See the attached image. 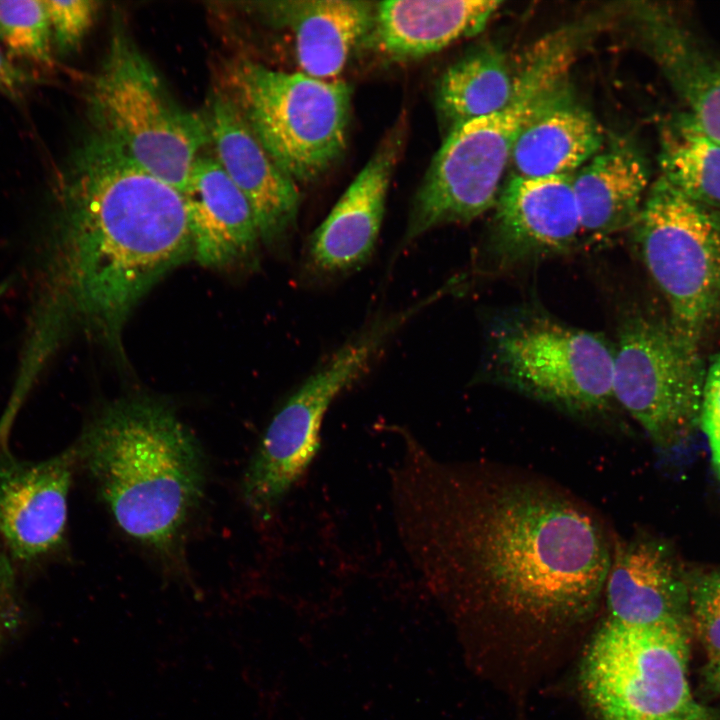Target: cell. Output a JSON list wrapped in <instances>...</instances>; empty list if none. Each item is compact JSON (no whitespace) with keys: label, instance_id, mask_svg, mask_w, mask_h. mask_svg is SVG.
<instances>
[{"label":"cell","instance_id":"6da1fadb","mask_svg":"<svg viewBox=\"0 0 720 720\" xmlns=\"http://www.w3.org/2000/svg\"><path fill=\"white\" fill-rule=\"evenodd\" d=\"M403 434L390 472L394 521L433 592L541 623L595 608L613 543L587 506L536 474L442 461Z\"/></svg>","mask_w":720,"mask_h":720},{"label":"cell","instance_id":"7a4b0ae2","mask_svg":"<svg viewBox=\"0 0 720 720\" xmlns=\"http://www.w3.org/2000/svg\"><path fill=\"white\" fill-rule=\"evenodd\" d=\"M60 184L67 290L87 327L122 355L133 309L192 257L182 193L94 131Z\"/></svg>","mask_w":720,"mask_h":720},{"label":"cell","instance_id":"3957f363","mask_svg":"<svg viewBox=\"0 0 720 720\" xmlns=\"http://www.w3.org/2000/svg\"><path fill=\"white\" fill-rule=\"evenodd\" d=\"M72 449L125 534L162 555L177 552L202 496L205 465L196 439L167 404L117 400Z\"/></svg>","mask_w":720,"mask_h":720},{"label":"cell","instance_id":"277c9868","mask_svg":"<svg viewBox=\"0 0 720 720\" xmlns=\"http://www.w3.org/2000/svg\"><path fill=\"white\" fill-rule=\"evenodd\" d=\"M576 40L575 30H563L536 42L515 65L510 101L447 131L413 199L405 244L435 227L467 223L494 208L523 127L568 85Z\"/></svg>","mask_w":720,"mask_h":720},{"label":"cell","instance_id":"5b68a950","mask_svg":"<svg viewBox=\"0 0 720 720\" xmlns=\"http://www.w3.org/2000/svg\"><path fill=\"white\" fill-rule=\"evenodd\" d=\"M216 87L296 183L317 181L343 156L352 104L347 83L236 56L221 64Z\"/></svg>","mask_w":720,"mask_h":720},{"label":"cell","instance_id":"8992f818","mask_svg":"<svg viewBox=\"0 0 720 720\" xmlns=\"http://www.w3.org/2000/svg\"><path fill=\"white\" fill-rule=\"evenodd\" d=\"M87 105L94 132L182 193L196 158L210 145L204 114L176 102L121 26L90 81Z\"/></svg>","mask_w":720,"mask_h":720},{"label":"cell","instance_id":"52a82bcc","mask_svg":"<svg viewBox=\"0 0 720 720\" xmlns=\"http://www.w3.org/2000/svg\"><path fill=\"white\" fill-rule=\"evenodd\" d=\"M687 632L607 619L581 669L584 692L603 720H718L692 692Z\"/></svg>","mask_w":720,"mask_h":720},{"label":"cell","instance_id":"ba28073f","mask_svg":"<svg viewBox=\"0 0 720 720\" xmlns=\"http://www.w3.org/2000/svg\"><path fill=\"white\" fill-rule=\"evenodd\" d=\"M490 375L529 397L577 414L607 410L613 397V346L592 331L536 312L496 321Z\"/></svg>","mask_w":720,"mask_h":720},{"label":"cell","instance_id":"9c48e42d","mask_svg":"<svg viewBox=\"0 0 720 720\" xmlns=\"http://www.w3.org/2000/svg\"><path fill=\"white\" fill-rule=\"evenodd\" d=\"M419 311L412 306L375 320L337 349L292 393L269 423L243 478V497L268 518L320 448V430L333 400L363 375L383 345Z\"/></svg>","mask_w":720,"mask_h":720},{"label":"cell","instance_id":"30bf717a","mask_svg":"<svg viewBox=\"0 0 720 720\" xmlns=\"http://www.w3.org/2000/svg\"><path fill=\"white\" fill-rule=\"evenodd\" d=\"M634 227L644 264L668 303V322L698 348L720 310V212L658 177Z\"/></svg>","mask_w":720,"mask_h":720},{"label":"cell","instance_id":"8fae6325","mask_svg":"<svg viewBox=\"0 0 720 720\" xmlns=\"http://www.w3.org/2000/svg\"><path fill=\"white\" fill-rule=\"evenodd\" d=\"M613 397L656 440L700 418L706 371L669 322L637 315L613 347Z\"/></svg>","mask_w":720,"mask_h":720},{"label":"cell","instance_id":"7c38bea8","mask_svg":"<svg viewBox=\"0 0 720 720\" xmlns=\"http://www.w3.org/2000/svg\"><path fill=\"white\" fill-rule=\"evenodd\" d=\"M76 465L72 448L27 461L0 443V540L14 563L40 560L63 545Z\"/></svg>","mask_w":720,"mask_h":720},{"label":"cell","instance_id":"4fadbf2b","mask_svg":"<svg viewBox=\"0 0 720 720\" xmlns=\"http://www.w3.org/2000/svg\"><path fill=\"white\" fill-rule=\"evenodd\" d=\"M494 208L488 253L500 268L568 253L581 240L572 176H510Z\"/></svg>","mask_w":720,"mask_h":720},{"label":"cell","instance_id":"5bb4252c","mask_svg":"<svg viewBox=\"0 0 720 720\" xmlns=\"http://www.w3.org/2000/svg\"><path fill=\"white\" fill-rule=\"evenodd\" d=\"M214 157L246 197L261 241L283 244L300 206L297 183L273 160L234 103L217 87L204 113Z\"/></svg>","mask_w":720,"mask_h":720},{"label":"cell","instance_id":"9a60e30c","mask_svg":"<svg viewBox=\"0 0 720 720\" xmlns=\"http://www.w3.org/2000/svg\"><path fill=\"white\" fill-rule=\"evenodd\" d=\"M407 132L401 116L311 236L307 261L321 274H339L363 264L374 249L386 198Z\"/></svg>","mask_w":720,"mask_h":720},{"label":"cell","instance_id":"2e32d148","mask_svg":"<svg viewBox=\"0 0 720 720\" xmlns=\"http://www.w3.org/2000/svg\"><path fill=\"white\" fill-rule=\"evenodd\" d=\"M640 47L653 60L685 112L720 144V57L667 6L640 2L630 9Z\"/></svg>","mask_w":720,"mask_h":720},{"label":"cell","instance_id":"e0dca14e","mask_svg":"<svg viewBox=\"0 0 720 720\" xmlns=\"http://www.w3.org/2000/svg\"><path fill=\"white\" fill-rule=\"evenodd\" d=\"M182 196L200 265L223 269L255 259L261 238L253 211L214 155L196 158Z\"/></svg>","mask_w":720,"mask_h":720},{"label":"cell","instance_id":"ac0fdd59","mask_svg":"<svg viewBox=\"0 0 720 720\" xmlns=\"http://www.w3.org/2000/svg\"><path fill=\"white\" fill-rule=\"evenodd\" d=\"M604 593L608 619L615 622L689 625V585L668 550L656 541L614 542Z\"/></svg>","mask_w":720,"mask_h":720},{"label":"cell","instance_id":"d6986e66","mask_svg":"<svg viewBox=\"0 0 720 720\" xmlns=\"http://www.w3.org/2000/svg\"><path fill=\"white\" fill-rule=\"evenodd\" d=\"M502 2L496 0H391L376 3L365 42L385 59L417 60L480 33Z\"/></svg>","mask_w":720,"mask_h":720},{"label":"cell","instance_id":"ffe728a7","mask_svg":"<svg viewBox=\"0 0 720 720\" xmlns=\"http://www.w3.org/2000/svg\"><path fill=\"white\" fill-rule=\"evenodd\" d=\"M261 13L293 39L298 65L309 76L334 80L373 26L376 2L287 0L261 3Z\"/></svg>","mask_w":720,"mask_h":720},{"label":"cell","instance_id":"44dd1931","mask_svg":"<svg viewBox=\"0 0 720 720\" xmlns=\"http://www.w3.org/2000/svg\"><path fill=\"white\" fill-rule=\"evenodd\" d=\"M581 239L600 243L634 226L649 190V168L632 141L616 137L572 175Z\"/></svg>","mask_w":720,"mask_h":720},{"label":"cell","instance_id":"7402d4cb","mask_svg":"<svg viewBox=\"0 0 720 720\" xmlns=\"http://www.w3.org/2000/svg\"><path fill=\"white\" fill-rule=\"evenodd\" d=\"M604 132L566 85L525 124L510 158V176H572L603 147Z\"/></svg>","mask_w":720,"mask_h":720},{"label":"cell","instance_id":"603a6c76","mask_svg":"<svg viewBox=\"0 0 720 720\" xmlns=\"http://www.w3.org/2000/svg\"><path fill=\"white\" fill-rule=\"evenodd\" d=\"M515 66L493 44L478 46L451 64L436 88V108L447 131L503 108L514 91Z\"/></svg>","mask_w":720,"mask_h":720},{"label":"cell","instance_id":"cb8c5ba5","mask_svg":"<svg viewBox=\"0 0 720 720\" xmlns=\"http://www.w3.org/2000/svg\"><path fill=\"white\" fill-rule=\"evenodd\" d=\"M659 143V177L686 198L719 211L720 144L685 111L664 122Z\"/></svg>","mask_w":720,"mask_h":720},{"label":"cell","instance_id":"d4e9b609","mask_svg":"<svg viewBox=\"0 0 720 720\" xmlns=\"http://www.w3.org/2000/svg\"><path fill=\"white\" fill-rule=\"evenodd\" d=\"M0 43L10 58L52 68L53 41L44 0H0Z\"/></svg>","mask_w":720,"mask_h":720},{"label":"cell","instance_id":"484cf974","mask_svg":"<svg viewBox=\"0 0 720 720\" xmlns=\"http://www.w3.org/2000/svg\"><path fill=\"white\" fill-rule=\"evenodd\" d=\"M689 624L708 657L720 654V568L691 585L688 595Z\"/></svg>","mask_w":720,"mask_h":720},{"label":"cell","instance_id":"4316f807","mask_svg":"<svg viewBox=\"0 0 720 720\" xmlns=\"http://www.w3.org/2000/svg\"><path fill=\"white\" fill-rule=\"evenodd\" d=\"M53 47L59 53H71L79 48L91 29L100 9L93 0H44Z\"/></svg>","mask_w":720,"mask_h":720},{"label":"cell","instance_id":"83f0119b","mask_svg":"<svg viewBox=\"0 0 720 720\" xmlns=\"http://www.w3.org/2000/svg\"><path fill=\"white\" fill-rule=\"evenodd\" d=\"M15 563L3 547L0 548V649L18 628L21 607Z\"/></svg>","mask_w":720,"mask_h":720},{"label":"cell","instance_id":"f1b7e54d","mask_svg":"<svg viewBox=\"0 0 720 720\" xmlns=\"http://www.w3.org/2000/svg\"><path fill=\"white\" fill-rule=\"evenodd\" d=\"M700 419L715 457L720 454V354L705 374Z\"/></svg>","mask_w":720,"mask_h":720},{"label":"cell","instance_id":"f546056e","mask_svg":"<svg viewBox=\"0 0 720 720\" xmlns=\"http://www.w3.org/2000/svg\"><path fill=\"white\" fill-rule=\"evenodd\" d=\"M36 80L0 49V94L18 99Z\"/></svg>","mask_w":720,"mask_h":720},{"label":"cell","instance_id":"4dcf8cb0","mask_svg":"<svg viewBox=\"0 0 720 720\" xmlns=\"http://www.w3.org/2000/svg\"><path fill=\"white\" fill-rule=\"evenodd\" d=\"M704 679L712 691L720 694V654L708 657L704 667Z\"/></svg>","mask_w":720,"mask_h":720},{"label":"cell","instance_id":"1f68e13d","mask_svg":"<svg viewBox=\"0 0 720 720\" xmlns=\"http://www.w3.org/2000/svg\"><path fill=\"white\" fill-rule=\"evenodd\" d=\"M712 460H713V463H714V466H715L716 470H717V471L719 472V474H720V454L717 455V456H715V457H712Z\"/></svg>","mask_w":720,"mask_h":720}]
</instances>
